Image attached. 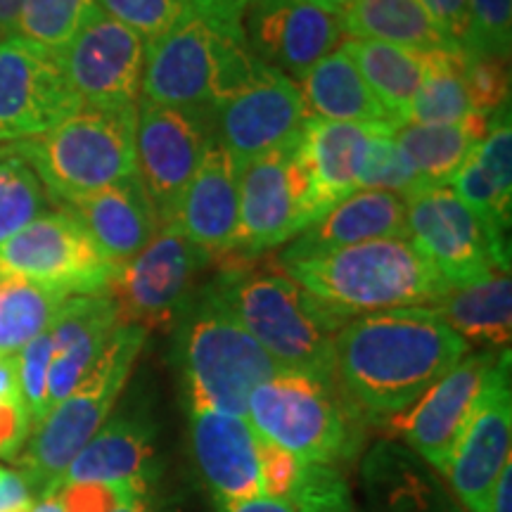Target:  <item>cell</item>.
Listing matches in <instances>:
<instances>
[{"label":"cell","mask_w":512,"mask_h":512,"mask_svg":"<svg viewBox=\"0 0 512 512\" xmlns=\"http://www.w3.org/2000/svg\"><path fill=\"white\" fill-rule=\"evenodd\" d=\"M209 264V256L169 223L112 273L105 294L114 302L121 325H138L147 332L174 328L200 290L197 280Z\"/></svg>","instance_id":"obj_10"},{"label":"cell","mask_w":512,"mask_h":512,"mask_svg":"<svg viewBox=\"0 0 512 512\" xmlns=\"http://www.w3.org/2000/svg\"><path fill=\"white\" fill-rule=\"evenodd\" d=\"M190 446L202 482L221 512L264 496L259 434L245 415L190 406Z\"/></svg>","instance_id":"obj_19"},{"label":"cell","mask_w":512,"mask_h":512,"mask_svg":"<svg viewBox=\"0 0 512 512\" xmlns=\"http://www.w3.org/2000/svg\"><path fill=\"white\" fill-rule=\"evenodd\" d=\"M112 512H164V508L155 498V494H152V486H147V489L138 491L136 496H131L128 501L117 505Z\"/></svg>","instance_id":"obj_52"},{"label":"cell","mask_w":512,"mask_h":512,"mask_svg":"<svg viewBox=\"0 0 512 512\" xmlns=\"http://www.w3.org/2000/svg\"><path fill=\"white\" fill-rule=\"evenodd\" d=\"M245 36L192 15L145 43L140 100L164 107L207 110L226 67Z\"/></svg>","instance_id":"obj_11"},{"label":"cell","mask_w":512,"mask_h":512,"mask_svg":"<svg viewBox=\"0 0 512 512\" xmlns=\"http://www.w3.org/2000/svg\"><path fill=\"white\" fill-rule=\"evenodd\" d=\"M174 328V358L190 406L247 418L254 389L283 370L242 328L209 283L197 290Z\"/></svg>","instance_id":"obj_5"},{"label":"cell","mask_w":512,"mask_h":512,"mask_svg":"<svg viewBox=\"0 0 512 512\" xmlns=\"http://www.w3.org/2000/svg\"><path fill=\"white\" fill-rule=\"evenodd\" d=\"M451 46L465 48L467 0H418Z\"/></svg>","instance_id":"obj_47"},{"label":"cell","mask_w":512,"mask_h":512,"mask_svg":"<svg viewBox=\"0 0 512 512\" xmlns=\"http://www.w3.org/2000/svg\"><path fill=\"white\" fill-rule=\"evenodd\" d=\"M31 503H34V494H31L27 479L15 470L0 467V512L27 508Z\"/></svg>","instance_id":"obj_49"},{"label":"cell","mask_w":512,"mask_h":512,"mask_svg":"<svg viewBox=\"0 0 512 512\" xmlns=\"http://www.w3.org/2000/svg\"><path fill=\"white\" fill-rule=\"evenodd\" d=\"M114 271L64 207L43 211L0 245V278L29 280L69 294L105 292Z\"/></svg>","instance_id":"obj_12"},{"label":"cell","mask_w":512,"mask_h":512,"mask_svg":"<svg viewBox=\"0 0 512 512\" xmlns=\"http://www.w3.org/2000/svg\"><path fill=\"white\" fill-rule=\"evenodd\" d=\"M223 512H294V508L287 501H275V498L261 496V498H252V501L233 505V508Z\"/></svg>","instance_id":"obj_53"},{"label":"cell","mask_w":512,"mask_h":512,"mask_svg":"<svg viewBox=\"0 0 512 512\" xmlns=\"http://www.w3.org/2000/svg\"><path fill=\"white\" fill-rule=\"evenodd\" d=\"M294 143L240 166V230L238 245L230 256L259 259L261 254L285 245L302 233L290 181Z\"/></svg>","instance_id":"obj_20"},{"label":"cell","mask_w":512,"mask_h":512,"mask_svg":"<svg viewBox=\"0 0 512 512\" xmlns=\"http://www.w3.org/2000/svg\"><path fill=\"white\" fill-rule=\"evenodd\" d=\"M81 105L57 53L17 36L0 41V143L43 136Z\"/></svg>","instance_id":"obj_15"},{"label":"cell","mask_w":512,"mask_h":512,"mask_svg":"<svg viewBox=\"0 0 512 512\" xmlns=\"http://www.w3.org/2000/svg\"><path fill=\"white\" fill-rule=\"evenodd\" d=\"M287 503L294 512H356L347 477L337 465L302 463Z\"/></svg>","instance_id":"obj_39"},{"label":"cell","mask_w":512,"mask_h":512,"mask_svg":"<svg viewBox=\"0 0 512 512\" xmlns=\"http://www.w3.org/2000/svg\"><path fill=\"white\" fill-rule=\"evenodd\" d=\"M242 36L256 60L297 81L344 41L337 12L313 0H249Z\"/></svg>","instance_id":"obj_17"},{"label":"cell","mask_w":512,"mask_h":512,"mask_svg":"<svg viewBox=\"0 0 512 512\" xmlns=\"http://www.w3.org/2000/svg\"><path fill=\"white\" fill-rule=\"evenodd\" d=\"M69 297L74 294L48 285L0 278V354H17L50 330Z\"/></svg>","instance_id":"obj_35"},{"label":"cell","mask_w":512,"mask_h":512,"mask_svg":"<svg viewBox=\"0 0 512 512\" xmlns=\"http://www.w3.org/2000/svg\"><path fill=\"white\" fill-rule=\"evenodd\" d=\"M29 512H62V505L57 503L55 496H41L38 501L31 503Z\"/></svg>","instance_id":"obj_55"},{"label":"cell","mask_w":512,"mask_h":512,"mask_svg":"<svg viewBox=\"0 0 512 512\" xmlns=\"http://www.w3.org/2000/svg\"><path fill=\"white\" fill-rule=\"evenodd\" d=\"M209 285L273 361L287 370L335 377L332 347L349 320L320 304L280 268L230 256Z\"/></svg>","instance_id":"obj_2"},{"label":"cell","mask_w":512,"mask_h":512,"mask_svg":"<svg viewBox=\"0 0 512 512\" xmlns=\"http://www.w3.org/2000/svg\"><path fill=\"white\" fill-rule=\"evenodd\" d=\"M491 117L472 112L463 124L427 126L403 124L394 131V140L406 155L418 178V192L448 188L465 159L482 143Z\"/></svg>","instance_id":"obj_30"},{"label":"cell","mask_w":512,"mask_h":512,"mask_svg":"<svg viewBox=\"0 0 512 512\" xmlns=\"http://www.w3.org/2000/svg\"><path fill=\"white\" fill-rule=\"evenodd\" d=\"M117 325H121L117 309L105 292L74 294L64 302L50 325L53 361L48 375V413L67 399L95 366Z\"/></svg>","instance_id":"obj_25"},{"label":"cell","mask_w":512,"mask_h":512,"mask_svg":"<svg viewBox=\"0 0 512 512\" xmlns=\"http://www.w3.org/2000/svg\"><path fill=\"white\" fill-rule=\"evenodd\" d=\"M297 86L313 119L384 128V131L399 128V121L384 110L382 102L358 74L354 60L342 48H335L318 64H313Z\"/></svg>","instance_id":"obj_29"},{"label":"cell","mask_w":512,"mask_h":512,"mask_svg":"<svg viewBox=\"0 0 512 512\" xmlns=\"http://www.w3.org/2000/svg\"><path fill=\"white\" fill-rule=\"evenodd\" d=\"M211 140L214 128L207 110L138 100L136 176L162 226L174 223L183 192L200 169Z\"/></svg>","instance_id":"obj_13"},{"label":"cell","mask_w":512,"mask_h":512,"mask_svg":"<svg viewBox=\"0 0 512 512\" xmlns=\"http://www.w3.org/2000/svg\"><path fill=\"white\" fill-rule=\"evenodd\" d=\"M465 354L470 344L432 306H408L349 320L335 337L332 375L363 420L384 425Z\"/></svg>","instance_id":"obj_1"},{"label":"cell","mask_w":512,"mask_h":512,"mask_svg":"<svg viewBox=\"0 0 512 512\" xmlns=\"http://www.w3.org/2000/svg\"><path fill=\"white\" fill-rule=\"evenodd\" d=\"M247 420L256 434L302 463L323 465L354 458L366 422L339 392L335 377L287 368L254 389L247 401Z\"/></svg>","instance_id":"obj_6"},{"label":"cell","mask_w":512,"mask_h":512,"mask_svg":"<svg viewBox=\"0 0 512 512\" xmlns=\"http://www.w3.org/2000/svg\"><path fill=\"white\" fill-rule=\"evenodd\" d=\"M453 332L467 344L484 349H508L512 337V280L494 273L475 285L448 290L432 304Z\"/></svg>","instance_id":"obj_31"},{"label":"cell","mask_w":512,"mask_h":512,"mask_svg":"<svg viewBox=\"0 0 512 512\" xmlns=\"http://www.w3.org/2000/svg\"><path fill=\"white\" fill-rule=\"evenodd\" d=\"M512 446V392L510 349L498 356L486 377L482 394L453 451L446 477L453 494L467 512H479L486 494L510 463Z\"/></svg>","instance_id":"obj_18"},{"label":"cell","mask_w":512,"mask_h":512,"mask_svg":"<svg viewBox=\"0 0 512 512\" xmlns=\"http://www.w3.org/2000/svg\"><path fill=\"white\" fill-rule=\"evenodd\" d=\"M190 3L200 17L242 34V15L249 0H190Z\"/></svg>","instance_id":"obj_48"},{"label":"cell","mask_w":512,"mask_h":512,"mask_svg":"<svg viewBox=\"0 0 512 512\" xmlns=\"http://www.w3.org/2000/svg\"><path fill=\"white\" fill-rule=\"evenodd\" d=\"M505 349L465 354L458 366L432 384L411 408L387 420V430L399 434L420 460L446 475L460 434L470 420L482 387Z\"/></svg>","instance_id":"obj_16"},{"label":"cell","mask_w":512,"mask_h":512,"mask_svg":"<svg viewBox=\"0 0 512 512\" xmlns=\"http://www.w3.org/2000/svg\"><path fill=\"white\" fill-rule=\"evenodd\" d=\"M50 361H53V337H50V330L31 339L27 347L17 351L19 389H22V399L27 403L31 432L48 415Z\"/></svg>","instance_id":"obj_43"},{"label":"cell","mask_w":512,"mask_h":512,"mask_svg":"<svg viewBox=\"0 0 512 512\" xmlns=\"http://www.w3.org/2000/svg\"><path fill=\"white\" fill-rule=\"evenodd\" d=\"M313 3H318V5H323V8H328V10H332V12H342L344 8H349L351 3H354V0H313Z\"/></svg>","instance_id":"obj_56"},{"label":"cell","mask_w":512,"mask_h":512,"mask_svg":"<svg viewBox=\"0 0 512 512\" xmlns=\"http://www.w3.org/2000/svg\"><path fill=\"white\" fill-rule=\"evenodd\" d=\"M467 53V50H465ZM510 57L467 53L465 91L472 112L494 117L498 110L510 105Z\"/></svg>","instance_id":"obj_42"},{"label":"cell","mask_w":512,"mask_h":512,"mask_svg":"<svg viewBox=\"0 0 512 512\" xmlns=\"http://www.w3.org/2000/svg\"><path fill=\"white\" fill-rule=\"evenodd\" d=\"M145 43L143 36L93 5L57 60L83 105H138Z\"/></svg>","instance_id":"obj_14"},{"label":"cell","mask_w":512,"mask_h":512,"mask_svg":"<svg viewBox=\"0 0 512 512\" xmlns=\"http://www.w3.org/2000/svg\"><path fill=\"white\" fill-rule=\"evenodd\" d=\"M64 209L79 219L88 238L114 268L128 264L162 228L136 174L110 188L76 197Z\"/></svg>","instance_id":"obj_23"},{"label":"cell","mask_w":512,"mask_h":512,"mask_svg":"<svg viewBox=\"0 0 512 512\" xmlns=\"http://www.w3.org/2000/svg\"><path fill=\"white\" fill-rule=\"evenodd\" d=\"M31 420L22 396L0 403V458H15L27 444Z\"/></svg>","instance_id":"obj_46"},{"label":"cell","mask_w":512,"mask_h":512,"mask_svg":"<svg viewBox=\"0 0 512 512\" xmlns=\"http://www.w3.org/2000/svg\"><path fill=\"white\" fill-rule=\"evenodd\" d=\"M339 48L354 60L358 74L368 83L382 107L403 126L422 79V53L380 41L344 38Z\"/></svg>","instance_id":"obj_33"},{"label":"cell","mask_w":512,"mask_h":512,"mask_svg":"<svg viewBox=\"0 0 512 512\" xmlns=\"http://www.w3.org/2000/svg\"><path fill=\"white\" fill-rule=\"evenodd\" d=\"M361 484L366 512H467L425 460L389 441L368 451Z\"/></svg>","instance_id":"obj_26"},{"label":"cell","mask_w":512,"mask_h":512,"mask_svg":"<svg viewBox=\"0 0 512 512\" xmlns=\"http://www.w3.org/2000/svg\"><path fill=\"white\" fill-rule=\"evenodd\" d=\"M46 211V192L34 171L3 145L0 155V245Z\"/></svg>","instance_id":"obj_37"},{"label":"cell","mask_w":512,"mask_h":512,"mask_svg":"<svg viewBox=\"0 0 512 512\" xmlns=\"http://www.w3.org/2000/svg\"><path fill=\"white\" fill-rule=\"evenodd\" d=\"M479 512H512V465L508 463L486 494Z\"/></svg>","instance_id":"obj_50"},{"label":"cell","mask_w":512,"mask_h":512,"mask_svg":"<svg viewBox=\"0 0 512 512\" xmlns=\"http://www.w3.org/2000/svg\"><path fill=\"white\" fill-rule=\"evenodd\" d=\"M207 114L238 169L294 143L311 119L294 79L256 60L247 43L223 72Z\"/></svg>","instance_id":"obj_8"},{"label":"cell","mask_w":512,"mask_h":512,"mask_svg":"<svg viewBox=\"0 0 512 512\" xmlns=\"http://www.w3.org/2000/svg\"><path fill=\"white\" fill-rule=\"evenodd\" d=\"M361 188L394 192L403 200L418 192V178L394 140V131H382V128L373 131L361 178H358V190Z\"/></svg>","instance_id":"obj_38"},{"label":"cell","mask_w":512,"mask_h":512,"mask_svg":"<svg viewBox=\"0 0 512 512\" xmlns=\"http://www.w3.org/2000/svg\"><path fill=\"white\" fill-rule=\"evenodd\" d=\"M484 223L508 233L512 219V124L510 105L489 121V131L448 185Z\"/></svg>","instance_id":"obj_28"},{"label":"cell","mask_w":512,"mask_h":512,"mask_svg":"<svg viewBox=\"0 0 512 512\" xmlns=\"http://www.w3.org/2000/svg\"><path fill=\"white\" fill-rule=\"evenodd\" d=\"M278 266L344 320L432 306L451 290L408 238L370 240L311 256H280Z\"/></svg>","instance_id":"obj_3"},{"label":"cell","mask_w":512,"mask_h":512,"mask_svg":"<svg viewBox=\"0 0 512 512\" xmlns=\"http://www.w3.org/2000/svg\"><path fill=\"white\" fill-rule=\"evenodd\" d=\"M31 505H27V508H19V510H10V512H29Z\"/></svg>","instance_id":"obj_57"},{"label":"cell","mask_w":512,"mask_h":512,"mask_svg":"<svg viewBox=\"0 0 512 512\" xmlns=\"http://www.w3.org/2000/svg\"><path fill=\"white\" fill-rule=\"evenodd\" d=\"M384 238H408L406 202L394 192L361 188L304 228L280 256H311Z\"/></svg>","instance_id":"obj_27"},{"label":"cell","mask_w":512,"mask_h":512,"mask_svg":"<svg viewBox=\"0 0 512 512\" xmlns=\"http://www.w3.org/2000/svg\"><path fill=\"white\" fill-rule=\"evenodd\" d=\"M22 396L17 354H0V403Z\"/></svg>","instance_id":"obj_51"},{"label":"cell","mask_w":512,"mask_h":512,"mask_svg":"<svg viewBox=\"0 0 512 512\" xmlns=\"http://www.w3.org/2000/svg\"><path fill=\"white\" fill-rule=\"evenodd\" d=\"M510 41L512 0H467V53L510 57Z\"/></svg>","instance_id":"obj_41"},{"label":"cell","mask_w":512,"mask_h":512,"mask_svg":"<svg viewBox=\"0 0 512 512\" xmlns=\"http://www.w3.org/2000/svg\"><path fill=\"white\" fill-rule=\"evenodd\" d=\"M93 5V0H24L15 36L60 53L81 29Z\"/></svg>","instance_id":"obj_36"},{"label":"cell","mask_w":512,"mask_h":512,"mask_svg":"<svg viewBox=\"0 0 512 512\" xmlns=\"http://www.w3.org/2000/svg\"><path fill=\"white\" fill-rule=\"evenodd\" d=\"M155 439L157 425L147 413L110 415L48 494L79 482H152L157 477Z\"/></svg>","instance_id":"obj_24"},{"label":"cell","mask_w":512,"mask_h":512,"mask_svg":"<svg viewBox=\"0 0 512 512\" xmlns=\"http://www.w3.org/2000/svg\"><path fill=\"white\" fill-rule=\"evenodd\" d=\"M302 460L259 434V477L261 494L275 501H287L299 477Z\"/></svg>","instance_id":"obj_45"},{"label":"cell","mask_w":512,"mask_h":512,"mask_svg":"<svg viewBox=\"0 0 512 512\" xmlns=\"http://www.w3.org/2000/svg\"><path fill=\"white\" fill-rule=\"evenodd\" d=\"M356 512H358V510H356Z\"/></svg>","instance_id":"obj_59"},{"label":"cell","mask_w":512,"mask_h":512,"mask_svg":"<svg viewBox=\"0 0 512 512\" xmlns=\"http://www.w3.org/2000/svg\"><path fill=\"white\" fill-rule=\"evenodd\" d=\"M403 202L408 240L451 290L510 273L508 238L479 219L451 188L420 190Z\"/></svg>","instance_id":"obj_9"},{"label":"cell","mask_w":512,"mask_h":512,"mask_svg":"<svg viewBox=\"0 0 512 512\" xmlns=\"http://www.w3.org/2000/svg\"><path fill=\"white\" fill-rule=\"evenodd\" d=\"M174 226L211 261H223L235 252L240 230V169L216 136L183 192Z\"/></svg>","instance_id":"obj_21"},{"label":"cell","mask_w":512,"mask_h":512,"mask_svg":"<svg viewBox=\"0 0 512 512\" xmlns=\"http://www.w3.org/2000/svg\"><path fill=\"white\" fill-rule=\"evenodd\" d=\"M465 48H437L422 53V79L406 124L451 126L472 114L465 91Z\"/></svg>","instance_id":"obj_34"},{"label":"cell","mask_w":512,"mask_h":512,"mask_svg":"<svg viewBox=\"0 0 512 512\" xmlns=\"http://www.w3.org/2000/svg\"><path fill=\"white\" fill-rule=\"evenodd\" d=\"M145 337L147 330L138 325H117L95 366L31 432L27 451L19 458L31 494L46 496L81 448L105 425L143 351Z\"/></svg>","instance_id":"obj_7"},{"label":"cell","mask_w":512,"mask_h":512,"mask_svg":"<svg viewBox=\"0 0 512 512\" xmlns=\"http://www.w3.org/2000/svg\"><path fill=\"white\" fill-rule=\"evenodd\" d=\"M22 5L24 0H0V41L15 36Z\"/></svg>","instance_id":"obj_54"},{"label":"cell","mask_w":512,"mask_h":512,"mask_svg":"<svg viewBox=\"0 0 512 512\" xmlns=\"http://www.w3.org/2000/svg\"><path fill=\"white\" fill-rule=\"evenodd\" d=\"M147 486L152 482H79L64 484L48 496L57 498L62 512H112Z\"/></svg>","instance_id":"obj_44"},{"label":"cell","mask_w":512,"mask_h":512,"mask_svg":"<svg viewBox=\"0 0 512 512\" xmlns=\"http://www.w3.org/2000/svg\"><path fill=\"white\" fill-rule=\"evenodd\" d=\"M93 3L145 41L166 34L183 19L197 15L190 0H93Z\"/></svg>","instance_id":"obj_40"},{"label":"cell","mask_w":512,"mask_h":512,"mask_svg":"<svg viewBox=\"0 0 512 512\" xmlns=\"http://www.w3.org/2000/svg\"><path fill=\"white\" fill-rule=\"evenodd\" d=\"M339 24L344 36L358 41L392 43L418 53L451 48L418 0H354L339 12Z\"/></svg>","instance_id":"obj_32"},{"label":"cell","mask_w":512,"mask_h":512,"mask_svg":"<svg viewBox=\"0 0 512 512\" xmlns=\"http://www.w3.org/2000/svg\"><path fill=\"white\" fill-rule=\"evenodd\" d=\"M377 128L309 119L294 145L311 190V223L358 190L370 138ZM384 131V128H382Z\"/></svg>","instance_id":"obj_22"},{"label":"cell","mask_w":512,"mask_h":512,"mask_svg":"<svg viewBox=\"0 0 512 512\" xmlns=\"http://www.w3.org/2000/svg\"><path fill=\"white\" fill-rule=\"evenodd\" d=\"M0 155H3V145H0Z\"/></svg>","instance_id":"obj_58"},{"label":"cell","mask_w":512,"mask_h":512,"mask_svg":"<svg viewBox=\"0 0 512 512\" xmlns=\"http://www.w3.org/2000/svg\"><path fill=\"white\" fill-rule=\"evenodd\" d=\"M5 147L67 204L136 174V105H81L43 136Z\"/></svg>","instance_id":"obj_4"}]
</instances>
